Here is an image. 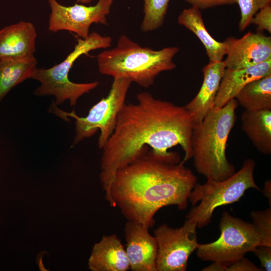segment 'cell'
I'll return each mask as SVG.
<instances>
[{
  "instance_id": "1",
  "label": "cell",
  "mask_w": 271,
  "mask_h": 271,
  "mask_svg": "<svg viewBox=\"0 0 271 271\" xmlns=\"http://www.w3.org/2000/svg\"><path fill=\"white\" fill-rule=\"evenodd\" d=\"M137 103H125L115 129L102 150L99 178L110 203V188L117 171L147 154L162 159L178 155L168 150L179 145L182 161L191 158L192 118L185 106L155 98L148 92L137 96Z\"/></svg>"
},
{
  "instance_id": "2",
  "label": "cell",
  "mask_w": 271,
  "mask_h": 271,
  "mask_svg": "<svg viewBox=\"0 0 271 271\" xmlns=\"http://www.w3.org/2000/svg\"><path fill=\"white\" fill-rule=\"evenodd\" d=\"M181 158L163 159L147 154L118 170L110 188V204L128 220L150 228L162 207L187 208L197 178Z\"/></svg>"
},
{
  "instance_id": "3",
  "label": "cell",
  "mask_w": 271,
  "mask_h": 271,
  "mask_svg": "<svg viewBox=\"0 0 271 271\" xmlns=\"http://www.w3.org/2000/svg\"><path fill=\"white\" fill-rule=\"evenodd\" d=\"M238 104L233 99L221 108L214 107L201 121L193 125L191 158L197 172L207 180H223L235 172L226 158V148Z\"/></svg>"
},
{
  "instance_id": "4",
  "label": "cell",
  "mask_w": 271,
  "mask_h": 271,
  "mask_svg": "<svg viewBox=\"0 0 271 271\" xmlns=\"http://www.w3.org/2000/svg\"><path fill=\"white\" fill-rule=\"evenodd\" d=\"M178 47L155 50L143 47L125 35H121L116 46L105 50L97 56L99 72L113 78H124L148 88L161 73L173 70Z\"/></svg>"
},
{
  "instance_id": "5",
  "label": "cell",
  "mask_w": 271,
  "mask_h": 271,
  "mask_svg": "<svg viewBox=\"0 0 271 271\" xmlns=\"http://www.w3.org/2000/svg\"><path fill=\"white\" fill-rule=\"evenodd\" d=\"M112 38L92 32L85 39L78 38L73 50L60 63L47 68H37L32 79L40 83L34 91L38 96L53 95L55 104L60 105L69 100L71 106H75L78 99L95 88L98 81L75 83L68 78L69 72L74 62L80 56L98 49H107L111 46Z\"/></svg>"
},
{
  "instance_id": "6",
  "label": "cell",
  "mask_w": 271,
  "mask_h": 271,
  "mask_svg": "<svg viewBox=\"0 0 271 271\" xmlns=\"http://www.w3.org/2000/svg\"><path fill=\"white\" fill-rule=\"evenodd\" d=\"M255 162L252 159L244 161L240 170L221 181L207 180L205 183H196L190 192L188 201L192 206L186 218L195 222L202 228L211 221L217 207L237 202L250 188L261 190L254 179Z\"/></svg>"
},
{
  "instance_id": "7",
  "label": "cell",
  "mask_w": 271,
  "mask_h": 271,
  "mask_svg": "<svg viewBox=\"0 0 271 271\" xmlns=\"http://www.w3.org/2000/svg\"><path fill=\"white\" fill-rule=\"evenodd\" d=\"M131 83L126 78H113L108 95L94 105L85 117L78 116L74 111L66 112L56 107L53 108L54 112L64 119L67 116L75 119V136L73 146L85 138L92 137L99 129L98 146L100 149L103 148L115 129L118 115L125 104Z\"/></svg>"
},
{
  "instance_id": "8",
  "label": "cell",
  "mask_w": 271,
  "mask_h": 271,
  "mask_svg": "<svg viewBox=\"0 0 271 271\" xmlns=\"http://www.w3.org/2000/svg\"><path fill=\"white\" fill-rule=\"evenodd\" d=\"M220 235L216 241L199 244L197 256L203 261L220 262L229 266L253 252L259 245V239L252 223L224 212L219 224Z\"/></svg>"
},
{
  "instance_id": "9",
  "label": "cell",
  "mask_w": 271,
  "mask_h": 271,
  "mask_svg": "<svg viewBox=\"0 0 271 271\" xmlns=\"http://www.w3.org/2000/svg\"><path fill=\"white\" fill-rule=\"evenodd\" d=\"M195 222L187 219L179 228L166 223L154 230L158 243L157 271H185L190 255L196 250L197 242Z\"/></svg>"
},
{
  "instance_id": "10",
  "label": "cell",
  "mask_w": 271,
  "mask_h": 271,
  "mask_svg": "<svg viewBox=\"0 0 271 271\" xmlns=\"http://www.w3.org/2000/svg\"><path fill=\"white\" fill-rule=\"evenodd\" d=\"M114 0H98L93 6L76 4L65 6L57 0H48L51 9L48 29L55 33L68 31L81 38H86L92 24L107 25L109 15Z\"/></svg>"
},
{
  "instance_id": "11",
  "label": "cell",
  "mask_w": 271,
  "mask_h": 271,
  "mask_svg": "<svg viewBox=\"0 0 271 271\" xmlns=\"http://www.w3.org/2000/svg\"><path fill=\"white\" fill-rule=\"evenodd\" d=\"M225 41L228 45L226 68L243 69L271 59V37L260 32H248L240 38L231 37Z\"/></svg>"
},
{
  "instance_id": "12",
  "label": "cell",
  "mask_w": 271,
  "mask_h": 271,
  "mask_svg": "<svg viewBox=\"0 0 271 271\" xmlns=\"http://www.w3.org/2000/svg\"><path fill=\"white\" fill-rule=\"evenodd\" d=\"M148 227L128 221L124 228L125 251L132 271H157L158 243Z\"/></svg>"
},
{
  "instance_id": "13",
  "label": "cell",
  "mask_w": 271,
  "mask_h": 271,
  "mask_svg": "<svg viewBox=\"0 0 271 271\" xmlns=\"http://www.w3.org/2000/svg\"><path fill=\"white\" fill-rule=\"evenodd\" d=\"M226 66L224 61L209 62L202 68L203 80L196 96L185 107L193 124L202 120L214 107L216 97Z\"/></svg>"
},
{
  "instance_id": "14",
  "label": "cell",
  "mask_w": 271,
  "mask_h": 271,
  "mask_svg": "<svg viewBox=\"0 0 271 271\" xmlns=\"http://www.w3.org/2000/svg\"><path fill=\"white\" fill-rule=\"evenodd\" d=\"M37 32L30 22L21 21L0 30V59L34 56Z\"/></svg>"
},
{
  "instance_id": "15",
  "label": "cell",
  "mask_w": 271,
  "mask_h": 271,
  "mask_svg": "<svg viewBox=\"0 0 271 271\" xmlns=\"http://www.w3.org/2000/svg\"><path fill=\"white\" fill-rule=\"evenodd\" d=\"M271 73V59L263 63L240 69L226 68L214 103L221 108L233 99L252 81Z\"/></svg>"
},
{
  "instance_id": "16",
  "label": "cell",
  "mask_w": 271,
  "mask_h": 271,
  "mask_svg": "<svg viewBox=\"0 0 271 271\" xmlns=\"http://www.w3.org/2000/svg\"><path fill=\"white\" fill-rule=\"evenodd\" d=\"M88 265L93 271H126L130 269L125 249L115 234L103 236L95 244Z\"/></svg>"
},
{
  "instance_id": "17",
  "label": "cell",
  "mask_w": 271,
  "mask_h": 271,
  "mask_svg": "<svg viewBox=\"0 0 271 271\" xmlns=\"http://www.w3.org/2000/svg\"><path fill=\"white\" fill-rule=\"evenodd\" d=\"M178 23L193 33L203 45L209 62L222 61L228 50L227 42L215 40L208 33L204 25L201 11L192 7L184 9L178 18Z\"/></svg>"
},
{
  "instance_id": "18",
  "label": "cell",
  "mask_w": 271,
  "mask_h": 271,
  "mask_svg": "<svg viewBox=\"0 0 271 271\" xmlns=\"http://www.w3.org/2000/svg\"><path fill=\"white\" fill-rule=\"evenodd\" d=\"M241 128L261 153H271V109L245 110L241 115Z\"/></svg>"
},
{
  "instance_id": "19",
  "label": "cell",
  "mask_w": 271,
  "mask_h": 271,
  "mask_svg": "<svg viewBox=\"0 0 271 271\" xmlns=\"http://www.w3.org/2000/svg\"><path fill=\"white\" fill-rule=\"evenodd\" d=\"M37 63L35 56L0 59V102L17 85L32 78Z\"/></svg>"
},
{
  "instance_id": "20",
  "label": "cell",
  "mask_w": 271,
  "mask_h": 271,
  "mask_svg": "<svg viewBox=\"0 0 271 271\" xmlns=\"http://www.w3.org/2000/svg\"><path fill=\"white\" fill-rule=\"evenodd\" d=\"M235 99L245 110L271 109V73L248 83Z\"/></svg>"
},
{
  "instance_id": "21",
  "label": "cell",
  "mask_w": 271,
  "mask_h": 271,
  "mask_svg": "<svg viewBox=\"0 0 271 271\" xmlns=\"http://www.w3.org/2000/svg\"><path fill=\"white\" fill-rule=\"evenodd\" d=\"M144 17L141 29L144 32L156 30L163 24L170 0H143Z\"/></svg>"
},
{
  "instance_id": "22",
  "label": "cell",
  "mask_w": 271,
  "mask_h": 271,
  "mask_svg": "<svg viewBox=\"0 0 271 271\" xmlns=\"http://www.w3.org/2000/svg\"><path fill=\"white\" fill-rule=\"evenodd\" d=\"M250 217L259 239V245L271 246V208L254 210Z\"/></svg>"
},
{
  "instance_id": "23",
  "label": "cell",
  "mask_w": 271,
  "mask_h": 271,
  "mask_svg": "<svg viewBox=\"0 0 271 271\" xmlns=\"http://www.w3.org/2000/svg\"><path fill=\"white\" fill-rule=\"evenodd\" d=\"M240 11L239 30L243 31L249 25L254 15L261 8L270 5L271 0H236Z\"/></svg>"
},
{
  "instance_id": "24",
  "label": "cell",
  "mask_w": 271,
  "mask_h": 271,
  "mask_svg": "<svg viewBox=\"0 0 271 271\" xmlns=\"http://www.w3.org/2000/svg\"><path fill=\"white\" fill-rule=\"evenodd\" d=\"M250 24L257 26L259 32L266 31L271 34V6L267 5L259 10L253 16Z\"/></svg>"
},
{
  "instance_id": "25",
  "label": "cell",
  "mask_w": 271,
  "mask_h": 271,
  "mask_svg": "<svg viewBox=\"0 0 271 271\" xmlns=\"http://www.w3.org/2000/svg\"><path fill=\"white\" fill-rule=\"evenodd\" d=\"M200 10H206L219 6L232 5L236 3V0H184Z\"/></svg>"
},
{
  "instance_id": "26",
  "label": "cell",
  "mask_w": 271,
  "mask_h": 271,
  "mask_svg": "<svg viewBox=\"0 0 271 271\" xmlns=\"http://www.w3.org/2000/svg\"><path fill=\"white\" fill-rule=\"evenodd\" d=\"M253 252L258 258L260 265L266 271L271 270V246L258 245Z\"/></svg>"
},
{
  "instance_id": "27",
  "label": "cell",
  "mask_w": 271,
  "mask_h": 271,
  "mask_svg": "<svg viewBox=\"0 0 271 271\" xmlns=\"http://www.w3.org/2000/svg\"><path fill=\"white\" fill-rule=\"evenodd\" d=\"M253 262L244 257L227 266L226 271H261Z\"/></svg>"
},
{
  "instance_id": "28",
  "label": "cell",
  "mask_w": 271,
  "mask_h": 271,
  "mask_svg": "<svg viewBox=\"0 0 271 271\" xmlns=\"http://www.w3.org/2000/svg\"><path fill=\"white\" fill-rule=\"evenodd\" d=\"M227 266L218 262H213L210 265L204 268V271H226Z\"/></svg>"
},
{
  "instance_id": "29",
  "label": "cell",
  "mask_w": 271,
  "mask_h": 271,
  "mask_svg": "<svg viewBox=\"0 0 271 271\" xmlns=\"http://www.w3.org/2000/svg\"><path fill=\"white\" fill-rule=\"evenodd\" d=\"M262 192L264 196L268 199L269 206L271 205V181L268 180L265 181Z\"/></svg>"
},
{
  "instance_id": "30",
  "label": "cell",
  "mask_w": 271,
  "mask_h": 271,
  "mask_svg": "<svg viewBox=\"0 0 271 271\" xmlns=\"http://www.w3.org/2000/svg\"><path fill=\"white\" fill-rule=\"evenodd\" d=\"M77 3L78 4H88L91 3V2L93 1H97V0H76ZM98 1V0H97Z\"/></svg>"
}]
</instances>
